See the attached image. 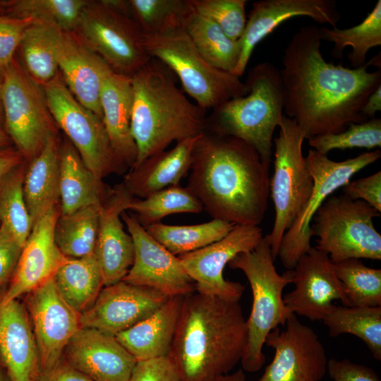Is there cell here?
Returning <instances> with one entry per match:
<instances>
[{
    "mask_svg": "<svg viewBox=\"0 0 381 381\" xmlns=\"http://www.w3.org/2000/svg\"><path fill=\"white\" fill-rule=\"evenodd\" d=\"M0 381H10L4 369L0 363Z\"/></svg>",
    "mask_w": 381,
    "mask_h": 381,
    "instance_id": "cell-57",
    "label": "cell"
},
{
    "mask_svg": "<svg viewBox=\"0 0 381 381\" xmlns=\"http://www.w3.org/2000/svg\"><path fill=\"white\" fill-rule=\"evenodd\" d=\"M42 87L54 122L86 167L100 179L123 173L127 167L115 155L102 119L75 99L60 73Z\"/></svg>",
    "mask_w": 381,
    "mask_h": 381,
    "instance_id": "cell-12",
    "label": "cell"
},
{
    "mask_svg": "<svg viewBox=\"0 0 381 381\" xmlns=\"http://www.w3.org/2000/svg\"><path fill=\"white\" fill-rule=\"evenodd\" d=\"M127 210L135 212L140 224L146 226L159 223L164 217L176 213H199L202 205L188 187L171 186L145 198H133Z\"/></svg>",
    "mask_w": 381,
    "mask_h": 381,
    "instance_id": "cell-38",
    "label": "cell"
},
{
    "mask_svg": "<svg viewBox=\"0 0 381 381\" xmlns=\"http://www.w3.org/2000/svg\"><path fill=\"white\" fill-rule=\"evenodd\" d=\"M11 140L4 130H0V149L11 147Z\"/></svg>",
    "mask_w": 381,
    "mask_h": 381,
    "instance_id": "cell-55",
    "label": "cell"
},
{
    "mask_svg": "<svg viewBox=\"0 0 381 381\" xmlns=\"http://www.w3.org/2000/svg\"><path fill=\"white\" fill-rule=\"evenodd\" d=\"M25 160L16 148L12 147L0 149V179L14 167Z\"/></svg>",
    "mask_w": 381,
    "mask_h": 381,
    "instance_id": "cell-51",
    "label": "cell"
},
{
    "mask_svg": "<svg viewBox=\"0 0 381 381\" xmlns=\"http://www.w3.org/2000/svg\"><path fill=\"white\" fill-rule=\"evenodd\" d=\"M380 157L381 151L376 150L336 162L327 155L309 150L306 162L313 180L312 192L296 219L284 234L278 253L286 270H293L299 259L312 248L310 225L323 202L333 192L349 183L355 174Z\"/></svg>",
    "mask_w": 381,
    "mask_h": 381,
    "instance_id": "cell-13",
    "label": "cell"
},
{
    "mask_svg": "<svg viewBox=\"0 0 381 381\" xmlns=\"http://www.w3.org/2000/svg\"><path fill=\"white\" fill-rule=\"evenodd\" d=\"M262 238V230L259 226L236 224L222 239L178 257L195 282L196 292L239 301L245 286L225 279L223 271L236 255L253 250Z\"/></svg>",
    "mask_w": 381,
    "mask_h": 381,
    "instance_id": "cell-14",
    "label": "cell"
},
{
    "mask_svg": "<svg viewBox=\"0 0 381 381\" xmlns=\"http://www.w3.org/2000/svg\"><path fill=\"white\" fill-rule=\"evenodd\" d=\"M321 42L319 27L300 28L284 49L279 70L285 116L296 121L306 139L368 120L362 107L381 85V71H368V62L353 68L327 62Z\"/></svg>",
    "mask_w": 381,
    "mask_h": 381,
    "instance_id": "cell-1",
    "label": "cell"
},
{
    "mask_svg": "<svg viewBox=\"0 0 381 381\" xmlns=\"http://www.w3.org/2000/svg\"><path fill=\"white\" fill-rule=\"evenodd\" d=\"M284 326L272 330L265 340L274 354L258 381H320L328 360L318 334L294 313Z\"/></svg>",
    "mask_w": 381,
    "mask_h": 381,
    "instance_id": "cell-15",
    "label": "cell"
},
{
    "mask_svg": "<svg viewBox=\"0 0 381 381\" xmlns=\"http://www.w3.org/2000/svg\"><path fill=\"white\" fill-rule=\"evenodd\" d=\"M381 111V85L368 97L362 107V114L368 119L375 118L376 112Z\"/></svg>",
    "mask_w": 381,
    "mask_h": 381,
    "instance_id": "cell-52",
    "label": "cell"
},
{
    "mask_svg": "<svg viewBox=\"0 0 381 381\" xmlns=\"http://www.w3.org/2000/svg\"><path fill=\"white\" fill-rule=\"evenodd\" d=\"M131 133L138 148L131 169L172 142L205 131L206 111L187 99L176 85V75L159 60L151 58L131 76Z\"/></svg>",
    "mask_w": 381,
    "mask_h": 381,
    "instance_id": "cell-4",
    "label": "cell"
},
{
    "mask_svg": "<svg viewBox=\"0 0 381 381\" xmlns=\"http://www.w3.org/2000/svg\"><path fill=\"white\" fill-rule=\"evenodd\" d=\"M62 358L92 381H128L137 363L115 336L88 327L74 334Z\"/></svg>",
    "mask_w": 381,
    "mask_h": 381,
    "instance_id": "cell-22",
    "label": "cell"
},
{
    "mask_svg": "<svg viewBox=\"0 0 381 381\" xmlns=\"http://www.w3.org/2000/svg\"><path fill=\"white\" fill-rule=\"evenodd\" d=\"M327 372L334 381H381L375 371L370 367L347 359L329 360Z\"/></svg>",
    "mask_w": 381,
    "mask_h": 381,
    "instance_id": "cell-49",
    "label": "cell"
},
{
    "mask_svg": "<svg viewBox=\"0 0 381 381\" xmlns=\"http://www.w3.org/2000/svg\"><path fill=\"white\" fill-rule=\"evenodd\" d=\"M274 262L265 236L253 250L238 254L228 264L231 269L244 273L252 291L246 344L241 360L243 369L250 373L260 370L265 364L262 348L268 334L279 325L284 326L292 314L284 302L282 293L291 283L293 270L279 274Z\"/></svg>",
    "mask_w": 381,
    "mask_h": 381,
    "instance_id": "cell-6",
    "label": "cell"
},
{
    "mask_svg": "<svg viewBox=\"0 0 381 381\" xmlns=\"http://www.w3.org/2000/svg\"><path fill=\"white\" fill-rule=\"evenodd\" d=\"M183 296L169 297L152 315L117 334L118 341L137 361L168 356Z\"/></svg>",
    "mask_w": 381,
    "mask_h": 381,
    "instance_id": "cell-28",
    "label": "cell"
},
{
    "mask_svg": "<svg viewBox=\"0 0 381 381\" xmlns=\"http://www.w3.org/2000/svg\"><path fill=\"white\" fill-rule=\"evenodd\" d=\"M100 105L102 121L115 155L124 166L133 168L138 148L131 133V77L110 73L102 85Z\"/></svg>",
    "mask_w": 381,
    "mask_h": 381,
    "instance_id": "cell-26",
    "label": "cell"
},
{
    "mask_svg": "<svg viewBox=\"0 0 381 381\" xmlns=\"http://www.w3.org/2000/svg\"><path fill=\"white\" fill-rule=\"evenodd\" d=\"M294 290L283 296L291 313L312 321H322L339 300L346 306L344 288L334 271V265L325 252L312 247L293 269Z\"/></svg>",
    "mask_w": 381,
    "mask_h": 381,
    "instance_id": "cell-18",
    "label": "cell"
},
{
    "mask_svg": "<svg viewBox=\"0 0 381 381\" xmlns=\"http://www.w3.org/2000/svg\"><path fill=\"white\" fill-rule=\"evenodd\" d=\"M59 164L61 215L103 203L110 189L86 167L68 138L60 144Z\"/></svg>",
    "mask_w": 381,
    "mask_h": 381,
    "instance_id": "cell-29",
    "label": "cell"
},
{
    "mask_svg": "<svg viewBox=\"0 0 381 381\" xmlns=\"http://www.w3.org/2000/svg\"><path fill=\"white\" fill-rule=\"evenodd\" d=\"M8 1L0 0V15H4L6 13Z\"/></svg>",
    "mask_w": 381,
    "mask_h": 381,
    "instance_id": "cell-56",
    "label": "cell"
},
{
    "mask_svg": "<svg viewBox=\"0 0 381 381\" xmlns=\"http://www.w3.org/2000/svg\"><path fill=\"white\" fill-rule=\"evenodd\" d=\"M134 245V260L122 280L153 289L167 297L185 296L195 291V282L184 270L178 256L155 240L135 216L122 212Z\"/></svg>",
    "mask_w": 381,
    "mask_h": 381,
    "instance_id": "cell-17",
    "label": "cell"
},
{
    "mask_svg": "<svg viewBox=\"0 0 381 381\" xmlns=\"http://www.w3.org/2000/svg\"><path fill=\"white\" fill-rule=\"evenodd\" d=\"M244 83L249 89L248 94L213 109L206 118L205 130L245 141L270 169L273 134L284 115L279 69L270 62L258 64L249 71Z\"/></svg>",
    "mask_w": 381,
    "mask_h": 381,
    "instance_id": "cell-5",
    "label": "cell"
},
{
    "mask_svg": "<svg viewBox=\"0 0 381 381\" xmlns=\"http://www.w3.org/2000/svg\"><path fill=\"white\" fill-rule=\"evenodd\" d=\"M133 198L122 183L110 189L100 207L94 253L104 286L122 281L133 262V241L121 220V213L127 210Z\"/></svg>",
    "mask_w": 381,
    "mask_h": 381,
    "instance_id": "cell-23",
    "label": "cell"
},
{
    "mask_svg": "<svg viewBox=\"0 0 381 381\" xmlns=\"http://www.w3.org/2000/svg\"><path fill=\"white\" fill-rule=\"evenodd\" d=\"M188 188L213 217L259 226L270 196L269 168L245 141L205 131L193 152Z\"/></svg>",
    "mask_w": 381,
    "mask_h": 381,
    "instance_id": "cell-2",
    "label": "cell"
},
{
    "mask_svg": "<svg viewBox=\"0 0 381 381\" xmlns=\"http://www.w3.org/2000/svg\"><path fill=\"white\" fill-rule=\"evenodd\" d=\"M297 16L337 28L341 14L334 0H260L253 3L243 33L238 40L241 54L232 74L241 77L256 47L283 22Z\"/></svg>",
    "mask_w": 381,
    "mask_h": 381,
    "instance_id": "cell-21",
    "label": "cell"
},
{
    "mask_svg": "<svg viewBox=\"0 0 381 381\" xmlns=\"http://www.w3.org/2000/svg\"><path fill=\"white\" fill-rule=\"evenodd\" d=\"M28 163L25 161L0 179V221L24 246L32 229L25 204L23 183Z\"/></svg>",
    "mask_w": 381,
    "mask_h": 381,
    "instance_id": "cell-39",
    "label": "cell"
},
{
    "mask_svg": "<svg viewBox=\"0 0 381 381\" xmlns=\"http://www.w3.org/2000/svg\"><path fill=\"white\" fill-rule=\"evenodd\" d=\"M169 298L123 281L104 286L93 305L80 314L81 327L116 336L152 315Z\"/></svg>",
    "mask_w": 381,
    "mask_h": 381,
    "instance_id": "cell-20",
    "label": "cell"
},
{
    "mask_svg": "<svg viewBox=\"0 0 381 381\" xmlns=\"http://www.w3.org/2000/svg\"><path fill=\"white\" fill-rule=\"evenodd\" d=\"M60 30L50 24L34 21L25 31L18 47L23 66L41 86L59 73L56 46Z\"/></svg>",
    "mask_w": 381,
    "mask_h": 381,
    "instance_id": "cell-33",
    "label": "cell"
},
{
    "mask_svg": "<svg viewBox=\"0 0 381 381\" xmlns=\"http://www.w3.org/2000/svg\"><path fill=\"white\" fill-rule=\"evenodd\" d=\"M60 214V205L56 206L33 225L8 287L0 294L1 303L18 299L53 279L68 260L54 238V228Z\"/></svg>",
    "mask_w": 381,
    "mask_h": 381,
    "instance_id": "cell-19",
    "label": "cell"
},
{
    "mask_svg": "<svg viewBox=\"0 0 381 381\" xmlns=\"http://www.w3.org/2000/svg\"><path fill=\"white\" fill-rule=\"evenodd\" d=\"M101 205H91L69 214H60L54 228V238L66 257L79 258L94 253Z\"/></svg>",
    "mask_w": 381,
    "mask_h": 381,
    "instance_id": "cell-37",
    "label": "cell"
},
{
    "mask_svg": "<svg viewBox=\"0 0 381 381\" xmlns=\"http://www.w3.org/2000/svg\"><path fill=\"white\" fill-rule=\"evenodd\" d=\"M56 55L59 71L75 99L102 119L100 92L113 71L71 31L60 30Z\"/></svg>",
    "mask_w": 381,
    "mask_h": 381,
    "instance_id": "cell-24",
    "label": "cell"
},
{
    "mask_svg": "<svg viewBox=\"0 0 381 381\" xmlns=\"http://www.w3.org/2000/svg\"><path fill=\"white\" fill-rule=\"evenodd\" d=\"M321 40L334 42L332 55L342 57L344 49L350 46L352 51L348 60L353 68H358L366 63V56L370 49L381 44V1L378 0L372 11L360 24L346 29L319 27Z\"/></svg>",
    "mask_w": 381,
    "mask_h": 381,
    "instance_id": "cell-36",
    "label": "cell"
},
{
    "mask_svg": "<svg viewBox=\"0 0 381 381\" xmlns=\"http://www.w3.org/2000/svg\"><path fill=\"white\" fill-rule=\"evenodd\" d=\"M214 381H246V375L242 369H238L231 374L221 375Z\"/></svg>",
    "mask_w": 381,
    "mask_h": 381,
    "instance_id": "cell-53",
    "label": "cell"
},
{
    "mask_svg": "<svg viewBox=\"0 0 381 381\" xmlns=\"http://www.w3.org/2000/svg\"><path fill=\"white\" fill-rule=\"evenodd\" d=\"M246 339L239 301L195 291L183 296L168 357L181 381H214L241 361Z\"/></svg>",
    "mask_w": 381,
    "mask_h": 381,
    "instance_id": "cell-3",
    "label": "cell"
},
{
    "mask_svg": "<svg viewBox=\"0 0 381 381\" xmlns=\"http://www.w3.org/2000/svg\"><path fill=\"white\" fill-rule=\"evenodd\" d=\"M54 279L64 299L80 314L93 305L104 286L95 253L79 258H69Z\"/></svg>",
    "mask_w": 381,
    "mask_h": 381,
    "instance_id": "cell-31",
    "label": "cell"
},
{
    "mask_svg": "<svg viewBox=\"0 0 381 381\" xmlns=\"http://www.w3.org/2000/svg\"><path fill=\"white\" fill-rule=\"evenodd\" d=\"M344 195L361 200L381 212V171L347 183L342 187Z\"/></svg>",
    "mask_w": 381,
    "mask_h": 381,
    "instance_id": "cell-47",
    "label": "cell"
},
{
    "mask_svg": "<svg viewBox=\"0 0 381 381\" xmlns=\"http://www.w3.org/2000/svg\"><path fill=\"white\" fill-rule=\"evenodd\" d=\"M60 144L59 134L51 136L40 153L27 162L23 192L33 225L60 203Z\"/></svg>",
    "mask_w": 381,
    "mask_h": 381,
    "instance_id": "cell-30",
    "label": "cell"
},
{
    "mask_svg": "<svg viewBox=\"0 0 381 381\" xmlns=\"http://www.w3.org/2000/svg\"><path fill=\"white\" fill-rule=\"evenodd\" d=\"M4 130L26 162L36 157L48 139L59 134L42 87L16 56L3 71Z\"/></svg>",
    "mask_w": 381,
    "mask_h": 381,
    "instance_id": "cell-11",
    "label": "cell"
},
{
    "mask_svg": "<svg viewBox=\"0 0 381 381\" xmlns=\"http://www.w3.org/2000/svg\"><path fill=\"white\" fill-rule=\"evenodd\" d=\"M128 381H181L168 356L137 361Z\"/></svg>",
    "mask_w": 381,
    "mask_h": 381,
    "instance_id": "cell-46",
    "label": "cell"
},
{
    "mask_svg": "<svg viewBox=\"0 0 381 381\" xmlns=\"http://www.w3.org/2000/svg\"><path fill=\"white\" fill-rule=\"evenodd\" d=\"M22 246L3 224L0 225V286L8 282L18 263Z\"/></svg>",
    "mask_w": 381,
    "mask_h": 381,
    "instance_id": "cell-48",
    "label": "cell"
},
{
    "mask_svg": "<svg viewBox=\"0 0 381 381\" xmlns=\"http://www.w3.org/2000/svg\"><path fill=\"white\" fill-rule=\"evenodd\" d=\"M277 137L273 139L274 174L270 179V195L275 211L271 232L266 235L274 260L282 239L307 202L313 187L306 157L302 152L305 136L293 119L284 115Z\"/></svg>",
    "mask_w": 381,
    "mask_h": 381,
    "instance_id": "cell-10",
    "label": "cell"
},
{
    "mask_svg": "<svg viewBox=\"0 0 381 381\" xmlns=\"http://www.w3.org/2000/svg\"><path fill=\"white\" fill-rule=\"evenodd\" d=\"M380 212L361 200L341 195L327 198L310 225L317 246L332 263L347 259L381 260V235L373 219Z\"/></svg>",
    "mask_w": 381,
    "mask_h": 381,
    "instance_id": "cell-9",
    "label": "cell"
},
{
    "mask_svg": "<svg viewBox=\"0 0 381 381\" xmlns=\"http://www.w3.org/2000/svg\"><path fill=\"white\" fill-rule=\"evenodd\" d=\"M85 0H8L6 15L31 18L73 31L86 5Z\"/></svg>",
    "mask_w": 381,
    "mask_h": 381,
    "instance_id": "cell-41",
    "label": "cell"
},
{
    "mask_svg": "<svg viewBox=\"0 0 381 381\" xmlns=\"http://www.w3.org/2000/svg\"><path fill=\"white\" fill-rule=\"evenodd\" d=\"M132 19L141 35L183 26L192 11L190 0H128Z\"/></svg>",
    "mask_w": 381,
    "mask_h": 381,
    "instance_id": "cell-42",
    "label": "cell"
},
{
    "mask_svg": "<svg viewBox=\"0 0 381 381\" xmlns=\"http://www.w3.org/2000/svg\"><path fill=\"white\" fill-rule=\"evenodd\" d=\"M0 363L10 381H37L41 371L30 320L18 299L0 301Z\"/></svg>",
    "mask_w": 381,
    "mask_h": 381,
    "instance_id": "cell-25",
    "label": "cell"
},
{
    "mask_svg": "<svg viewBox=\"0 0 381 381\" xmlns=\"http://www.w3.org/2000/svg\"><path fill=\"white\" fill-rule=\"evenodd\" d=\"M37 381H92L63 358L52 368L41 371Z\"/></svg>",
    "mask_w": 381,
    "mask_h": 381,
    "instance_id": "cell-50",
    "label": "cell"
},
{
    "mask_svg": "<svg viewBox=\"0 0 381 381\" xmlns=\"http://www.w3.org/2000/svg\"><path fill=\"white\" fill-rule=\"evenodd\" d=\"M141 45L179 78L186 91L204 110L248 94L239 77L211 66L199 53L183 26L141 35Z\"/></svg>",
    "mask_w": 381,
    "mask_h": 381,
    "instance_id": "cell-7",
    "label": "cell"
},
{
    "mask_svg": "<svg viewBox=\"0 0 381 381\" xmlns=\"http://www.w3.org/2000/svg\"><path fill=\"white\" fill-rule=\"evenodd\" d=\"M199 136L177 142L171 150L155 154L131 169L123 182L130 194L145 198L163 188L179 185L190 169Z\"/></svg>",
    "mask_w": 381,
    "mask_h": 381,
    "instance_id": "cell-27",
    "label": "cell"
},
{
    "mask_svg": "<svg viewBox=\"0 0 381 381\" xmlns=\"http://www.w3.org/2000/svg\"><path fill=\"white\" fill-rule=\"evenodd\" d=\"M346 296V306L381 307V270L365 266L359 259L333 263Z\"/></svg>",
    "mask_w": 381,
    "mask_h": 381,
    "instance_id": "cell-40",
    "label": "cell"
},
{
    "mask_svg": "<svg viewBox=\"0 0 381 381\" xmlns=\"http://www.w3.org/2000/svg\"><path fill=\"white\" fill-rule=\"evenodd\" d=\"M194 10L215 23L231 40L241 37L246 24V0H190Z\"/></svg>",
    "mask_w": 381,
    "mask_h": 381,
    "instance_id": "cell-44",
    "label": "cell"
},
{
    "mask_svg": "<svg viewBox=\"0 0 381 381\" xmlns=\"http://www.w3.org/2000/svg\"><path fill=\"white\" fill-rule=\"evenodd\" d=\"M128 1H87L73 32L117 73L131 77L151 58L130 16Z\"/></svg>",
    "mask_w": 381,
    "mask_h": 381,
    "instance_id": "cell-8",
    "label": "cell"
},
{
    "mask_svg": "<svg viewBox=\"0 0 381 381\" xmlns=\"http://www.w3.org/2000/svg\"><path fill=\"white\" fill-rule=\"evenodd\" d=\"M34 21L28 18L0 15V69L2 73L16 56L25 31Z\"/></svg>",
    "mask_w": 381,
    "mask_h": 381,
    "instance_id": "cell-45",
    "label": "cell"
},
{
    "mask_svg": "<svg viewBox=\"0 0 381 381\" xmlns=\"http://www.w3.org/2000/svg\"><path fill=\"white\" fill-rule=\"evenodd\" d=\"M235 225L224 220L213 219L193 225H167L159 222L145 229L155 240L178 256L222 239Z\"/></svg>",
    "mask_w": 381,
    "mask_h": 381,
    "instance_id": "cell-35",
    "label": "cell"
},
{
    "mask_svg": "<svg viewBox=\"0 0 381 381\" xmlns=\"http://www.w3.org/2000/svg\"><path fill=\"white\" fill-rule=\"evenodd\" d=\"M3 82H4V75H3L2 71L0 69V130H4V109H3V104H2Z\"/></svg>",
    "mask_w": 381,
    "mask_h": 381,
    "instance_id": "cell-54",
    "label": "cell"
},
{
    "mask_svg": "<svg viewBox=\"0 0 381 381\" xmlns=\"http://www.w3.org/2000/svg\"><path fill=\"white\" fill-rule=\"evenodd\" d=\"M24 306L35 334L41 371L49 370L61 361L66 345L81 328L80 313L64 299L54 278L28 293Z\"/></svg>",
    "mask_w": 381,
    "mask_h": 381,
    "instance_id": "cell-16",
    "label": "cell"
},
{
    "mask_svg": "<svg viewBox=\"0 0 381 381\" xmlns=\"http://www.w3.org/2000/svg\"><path fill=\"white\" fill-rule=\"evenodd\" d=\"M183 27L201 56L213 67L232 74L241 54L238 40L230 39L212 20L193 8Z\"/></svg>",
    "mask_w": 381,
    "mask_h": 381,
    "instance_id": "cell-32",
    "label": "cell"
},
{
    "mask_svg": "<svg viewBox=\"0 0 381 381\" xmlns=\"http://www.w3.org/2000/svg\"><path fill=\"white\" fill-rule=\"evenodd\" d=\"M308 140L313 150L324 155L336 149L380 147L381 119L373 118L362 123H350L340 133L318 135Z\"/></svg>",
    "mask_w": 381,
    "mask_h": 381,
    "instance_id": "cell-43",
    "label": "cell"
},
{
    "mask_svg": "<svg viewBox=\"0 0 381 381\" xmlns=\"http://www.w3.org/2000/svg\"><path fill=\"white\" fill-rule=\"evenodd\" d=\"M322 321L330 337L353 334L363 341L376 360L381 361V307L332 305Z\"/></svg>",
    "mask_w": 381,
    "mask_h": 381,
    "instance_id": "cell-34",
    "label": "cell"
}]
</instances>
